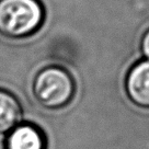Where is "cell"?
Instances as JSON below:
<instances>
[{"label":"cell","instance_id":"1","mask_svg":"<svg viewBox=\"0 0 149 149\" xmlns=\"http://www.w3.org/2000/svg\"><path fill=\"white\" fill-rule=\"evenodd\" d=\"M44 20L45 9L40 0H0V34L7 38L32 36Z\"/></svg>","mask_w":149,"mask_h":149},{"label":"cell","instance_id":"2","mask_svg":"<svg viewBox=\"0 0 149 149\" xmlns=\"http://www.w3.org/2000/svg\"><path fill=\"white\" fill-rule=\"evenodd\" d=\"M32 92L40 105L47 110H58L71 102L76 92V84L65 68L47 66L35 74Z\"/></svg>","mask_w":149,"mask_h":149},{"label":"cell","instance_id":"3","mask_svg":"<svg viewBox=\"0 0 149 149\" xmlns=\"http://www.w3.org/2000/svg\"><path fill=\"white\" fill-rule=\"evenodd\" d=\"M125 91L135 105L149 109V59L135 63L125 77Z\"/></svg>","mask_w":149,"mask_h":149},{"label":"cell","instance_id":"4","mask_svg":"<svg viewBox=\"0 0 149 149\" xmlns=\"http://www.w3.org/2000/svg\"><path fill=\"white\" fill-rule=\"evenodd\" d=\"M3 149H47L46 136L38 126L20 123L7 134Z\"/></svg>","mask_w":149,"mask_h":149},{"label":"cell","instance_id":"5","mask_svg":"<svg viewBox=\"0 0 149 149\" xmlns=\"http://www.w3.org/2000/svg\"><path fill=\"white\" fill-rule=\"evenodd\" d=\"M22 107L11 92L0 89V135L8 134L22 120Z\"/></svg>","mask_w":149,"mask_h":149},{"label":"cell","instance_id":"6","mask_svg":"<svg viewBox=\"0 0 149 149\" xmlns=\"http://www.w3.org/2000/svg\"><path fill=\"white\" fill-rule=\"evenodd\" d=\"M140 51L145 58L149 59V29H147L140 40Z\"/></svg>","mask_w":149,"mask_h":149}]
</instances>
